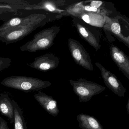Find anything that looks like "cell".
Listing matches in <instances>:
<instances>
[{
    "instance_id": "cell-11",
    "label": "cell",
    "mask_w": 129,
    "mask_h": 129,
    "mask_svg": "<svg viewBox=\"0 0 129 129\" xmlns=\"http://www.w3.org/2000/svg\"><path fill=\"white\" fill-rule=\"evenodd\" d=\"M59 64L58 57L53 53H47L35 58L28 66L38 71L46 72L56 68Z\"/></svg>"
},
{
    "instance_id": "cell-16",
    "label": "cell",
    "mask_w": 129,
    "mask_h": 129,
    "mask_svg": "<svg viewBox=\"0 0 129 129\" xmlns=\"http://www.w3.org/2000/svg\"><path fill=\"white\" fill-rule=\"evenodd\" d=\"M79 127L82 129H103L102 125L93 116L80 114L77 116Z\"/></svg>"
},
{
    "instance_id": "cell-1",
    "label": "cell",
    "mask_w": 129,
    "mask_h": 129,
    "mask_svg": "<svg viewBox=\"0 0 129 129\" xmlns=\"http://www.w3.org/2000/svg\"><path fill=\"white\" fill-rule=\"evenodd\" d=\"M61 30L60 26L50 27L42 30L34 36L31 40L20 47L22 52H35L49 49L54 44L55 38Z\"/></svg>"
},
{
    "instance_id": "cell-4",
    "label": "cell",
    "mask_w": 129,
    "mask_h": 129,
    "mask_svg": "<svg viewBox=\"0 0 129 129\" xmlns=\"http://www.w3.org/2000/svg\"><path fill=\"white\" fill-rule=\"evenodd\" d=\"M69 81L80 102H88L93 96L101 93L106 89L103 86L84 78L77 80H70Z\"/></svg>"
},
{
    "instance_id": "cell-12",
    "label": "cell",
    "mask_w": 129,
    "mask_h": 129,
    "mask_svg": "<svg viewBox=\"0 0 129 129\" xmlns=\"http://www.w3.org/2000/svg\"><path fill=\"white\" fill-rule=\"evenodd\" d=\"M121 17L117 16L114 18L105 16V22L103 29L113 35L118 40L122 42L127 47H129V37L123 34L121 25L119 21Z\"/></svg>"
},
{
    "instance_id": "cell-17",
    "label": "cell",
    "mask_w": 129,
    "mask_h": 129,
    "mask_svg": "<svg viewBox=\"0 0 129 129\" xmlns=\"http://www.w3.org/2000/svg\"><path fill=\"white\" fill-rule=\"evenodd\" d=\"M12 102L14 108V129H27L22 110L16 101L13 100Z\"/></svg>"
},
{
    "instance_id": "cell-19",
    "label": "cell",
    "mask_w": 129,
    "mask_h": 129,
    "mask_svg": "<svg viewBox=\"0 0 129 129\" xmlns=\"http://www.w3.org/2000/svg\"><path fill=\"white\" fill-rule=\"evenodd\" d=\"M89 6L92 7L96 8L98 9H103L102 7L103 5V2L99 1H90ZM105 10V9H103Z\"/></svg>"
},
{
    "instance_id": "cell-7",
    "label": "cell",
    "mask_w": 129,
    "mask_h": 129,
    "mask_svg": "<svg viewBox=\"0 0 129 129\" xmlns=\"http://www.w3.org/2000/svg\"><path fill=\"white\" fill-rule=\"evenodd\" d=\"M68 45L75 63L87 70L93 71L94 69L90 56L83 45L77 41L72 38L68 40Z\"/></svg>"
},
{
    "instance_id": "cell-9",
    "label": "cell",
    "mask_w": 129,
    "mask_h": 129,
    "mask_svg": "<svg viewBox=\"0 0 129 129\" xmlns=\"http://www.w3.org/2000/svg\"><path fill=\"white\" fill-rule=\"evenodd\" d=\"M72 4L69 3L68 1L63 0L43 1L38 4L25 7V9L41 10L46 12L62 15L64 17L66 16V9Z\"/></svg>"
},
{
    "instance_id": "cell-18",
    "label": "cell",
    "mask_w": 129,
    "mask_h": 129,
    "mask_svg": "<svg viewBox=\"0 0 129 129\" xmlns=\"http://www.w3.org/2000/svg\"><path fill=\"white\" fill-rule=\"evenodd\" d=\"M12 60L7 57H0V73L11 66Z\"/></svg>"
},
{
    "instance_id": "cell-8",
    "label": "cell",
    "mask_w": 129,
    "mask_h": 129,
    "mask_svg": "<svg viewBox=\"0 0 129 129\" xmlns=\"http://www.w3.org/2000/svg\"><path fill=\"white\" fill-rule=\"evenodd\" d=\"M49 22H50L49 21H44L40 23L29 25L22 28L1 34L0 41L5 43L6 44L16 43L29 35L37 28L44 26Z\"/></svg>"
},
{
    "instance_id": "cell-14",
    "label": "cell",
    "mask_w": 129,
    "mask_h": 129,
    "mask_svg": "<svg viewBox=\"0 0 129 129\" xmlns=\"http://www.w3.org/2000/svg\"><path fill=\"white\" fill-rule=\"evenodd\" d=\"M34 95V97L39 104L49 114L56 117L59 112L57 102L52 96L39 90Z\"/></svg>"
},
{
    "instance_id": "cell-10",
    "label": "cell",
    "mask_w": 129,
    "mask_h": 129,
    "mask_svg": "<svg viewBox=\"0 0 129 129\" xmlns=\"http://www.w3.org/2000/svg\"><path fill=\"white\" fill-rule=\"evenodd\" d=\"M100 70L102 77L106 86L112 92L120 97H123L126 89L117 77L110 71L106 69L100 62L95 63Z\"/></svg>"
},
{
    "instance_id": "cell-6",
    "label": "cell",
    "mask_w": 129,
    "mask_h": 129,
    "mask_svg": "<svg viewBox=\"0 0 129 129\" xmlns=\"http://www.w3.org/2000/svg\"><path fill=\"white\" fill-rule=\"evenodd\" d=\"M50 18V15L45 13L31 14L24 18H13L0 26V35L9 32L21 25H28L48 21Z\"/></svg>"
},
{
    "instance_id": "cell-5",
    "label": "cell",
    "mask_w": 129,
    "mask_h": 129,
    "mask_svg": "<svg viewBox=\"0 0 129 129\" xmlns=\"http://www.w3.org/2000/svg\"><path fill=\"white\" fill-rule=\"evenodd\" d=\"M74 25L80 37L96 51L100 49V33L95 27L91 26L82 20L73 18Z\"/></svg>"
},
{
    "instance_id": "cell-2",
    "label": "cell",
    "mask_w": 129,
    "mask_h": 129,
    "mask_svg": "<svg viewBox=\"0 0 129 129\" xmlns=\"http://www.w3.org/2000/svg\"><path fill=\"white\" fill-rule=\"evenodd\" d=\"M1 84L7 87L26 92L39 91L52 85L50 81L24 76H10L4 79Z\"/></svg>"
},
{
    "instance_id": "cell-21",
    "label": "cell",
    "mask_w": 129,
    "mask_h": 129,
    "mask_svg": "<svg viewBox=\"0 0 129 129\" xmlns=\"http://www.w3.org/2000/svg\"><path fill=\"white\" fill-rule=\"evenodd\" d=\"M126 108L127 112L128 114H129V99H128V100H127Z\"/></svg>"
},
{
    "instance_id": "cell-13",
    "label": "cell",
    "mask_w": 129,
    "mask_h": 129,
    "mask_svg": "<svg viewBox=\"0 0 129 129\" xmlns=\"http://www.w3.org/2000/svg\"><path fill=\"white\" fill-rule=\"evenodd\" d=\"M111 58L120 71L129 80V57L118 47L112 44L110 47Z\"/></svg>"
},
{
    "instance_id": "cell-20",
    "label": "cell",
    "mask_w": 129,
    "mask_h": 129,
    "mask_svg": "<svg viewBox=\"0 0 129 129\" xmlns=\"http://www.w3.org/2000/svg\"><path fill=\"white\" fill-rule=\"evenodd\" d=\"M0 129H10L8 126V122L0 116Z\"/></svg>"
},
{
    "instance_id": "cell-15",
    "label": "cell",
    "mask_w": 129,
    "mask_h": 129,
    "mask_svg": "<svg viewBox=\"0 0 129 129\" xmlns=\"http://www.w3.org/2000/svg\"><path fill=\"white\" fill-rule=\"evenodd\" d=\"M13 100L9 95L5 93L0 94V114L7 117L11 123L14 122V108Z\"/></svg>"
},
{
    "instance_id": "cell-3",
    "label": "cell",
    "mask_w": 129,
    "mask_h": 129,
    "mask_svg": "<svg viewBox=\"0 0 129 129\" xmlns=\"http://www.w3.org/2000/svg\"><path fill=\"white\" fill-rule=\"evenodd\" d=\"M105 15H107L104 13L86 11L82 6V2L69 6L66 9V16L79 19L91 26L100 28L104 26Z\"/></svg>"
}]
</instances>
